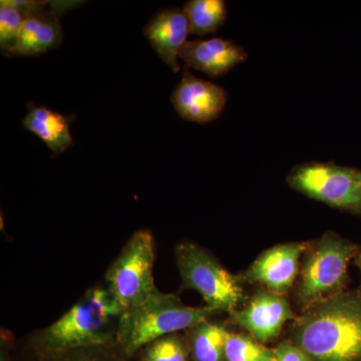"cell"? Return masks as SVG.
Listing matches in <instances>:
<instances>
[{
  "mask_svg": "<svg viewBox=\"0 0 361 361\" xmlns=\"http://www.w3.org/2000/svg\"><path fill=\"white\" fill-rule=\"evenodd\" d=\"M289 341L312 361H361V287L302 311Z\"/></svg>",
  "mask_w": 361,
  "mask_h": 361,
  "instance_id": "cell-1",
  "label": "cell"
},
{
  "mask_svg": "<svg viewBox=\"0 0 361 361\" xmlns=\"http://www.w3.org/2000/svg\"><path fill=\"white\" fill-rule=\"evenodd\" d=\"M123 311L106 283L90 287L56 322L21 339L39 353H56L116 342Z\"/></svg>",
  "mask_w": 361,
  "mask_h": 361,
  "instance_id": "cell-2",
  "label": "cell"
},
{
  "mask_svg": "<svg viewBox=\"0 0 361 361\" xmlns=\"http://www.w3.org/2000/svg\"><path fill=\"white\" fill-rule=\"evenodd\" d=\"M218 314L207 306H188L176 294L164 293L157 288L146 300L123 311L116 342L126 355L134 357L152 341L185 331Z\"/></svg>",
  "mask_w": 361,
  "mask_h": 361,
  "instance_id": "cell-3",
  "label": "cell"
},
{
  "mask_svg": "<svg viewBox=\"0 0 361 361\" xmlns=\"http://www.w3.org/2000/svg\"><path fill=\"white\" fill-rule=\"evenodd\" d=\"M358 252V245L332 231L307 242L294 287L301 312L346 290L348 264Z\"/></svg>",
  "mask_w": 361,
  "mask_h": 361,
  "instance_id": "cell-4",
  "label": "cell"
},
{
  "mask_svg": "<svg viewBox=\"0 0 361 361\" xmlns=\"http://www.w3.org/2000/svg\"><path fill=\"white\" fill-rule=\"evenodd\" d=\"M179 270L180 290H196L207 307L228 315L240 310L245 302L243 281L233 275L213 254L192 241H180L175 247Z\"/></svg>",
  "mask_w": 361,
  "mask_h": 361,
  "instance_id": "cell-5",
  "label": "cell"
},
{
  "mask_svg": "<svg viewBox=\"0 0 361 361\" xmlns=\"http://www.w3.org/2000/svg\"><path fill=\"white\" fill-rule=\"evenodd\" d=\"M155 239L149 230H137L104 274V283L121 310L142 303L157 286L154 280Z\"/></svg>",
  "mask_w": 361,
  "mask_h": 361,
  "instance_id": "cell-6",
  "label": "cell"
},
{
  "mask_svg": "<svg viewBox=\"0 0 361 361\" xmlns=\"http://www.w3.org/2000/svg\"><path fill=\"white\" fill-rule=\"evenodd\" d=\"M287 183L292 189L332 208L361 215V170L334 163L299 164Z\"/></svg>",
  "mask_w": 361,
  "mask_h": 361,
  "instance_id": "cell-7",
  "label": "cell"
},
{
  "mask_svg": "<svg viewBox=\"0 0 361 361\" xmlns=\"http://www.w3.org/2000/svg\"><path fill=\"white\" fill-rule=\"evenodd\" d=\"M295 318L286 296L262 287L254 292L240 310L229 314L228 322L246 330L249 336L266 344L278 338L285 323Z\"/></svg>",
  "mask_w": 361,
  "mask_h": 361,
  "instance_id": "cell-8",
  "label": "cell"
},
{
  "mask_svg": "<svg viewBox=\"0 0 361 361\" xmlns=\"http://www.w3.org/2000/svg\"><path fill=\"white\" fill-rule=\"evenodd\" d=\"M78 6L77 1H30L13 56H35L61 44L63 28L59 18Z\"/></svg>",
  "mask_w": 361,
  "mask_h": 361,
  "instance_id": "cell-9",
  "label": "cell"
},
{
  "mask_svg": "<svg viewBox=\"0 0 361 361\" xmlns=\"http://www.w3.org/2000/svg\"><path fill=\"white\" fill-rule=\"evenodd\" d=\"M307 242H290L268 249L240 276L247 283L259 284L271 292L286 296L293 288L300 260Z\"/></svg>",
  "mask_w": 361,
  "mask_h": 361,
  "instance_id": "cell-10",
  "label": "cell"
},
{
  "mask_svg": "<svg viewBox=\"0 0 361 361\" xmlns=\"http://www.w3.org/2000/svg\"><path fill=\"white\" fill-rule=\"evenodd\" d=\"M227 97L224 87L185 71L180 84L173 92L171 103L184 120L207 123L219 118Z\"/></svg>",
  "mask_w": 361,
  "mask_h": 361,
  "instance_id": "cell-11",
  "label": "cell"
},
{
  "mask_svg": "<svg viewBox=\"0 0 361 361\" xmlns=\"http://www.w3.org/2000/svg\"><path fill=\"white\" fill-rule=\"evenodd\" d=\"M247 51L231 39L213 37L187 42L180 52L185 68L202 71L211 78H219L235 66L245 63Z\"/></svg>",
  "mask_w": 361,
  "mask_h": 361,
  "instance_id": "cell-12",
  "label": "cell"
},
{
  "mask_svg": "<svg viewBox=\"0 0 361 361\" xmlns=\"http://www.w3.org/2000/svg\"><path fill=\"white\" fill-rule=\"evenodd\" d=\"M145 37L157 54L174 73L180 71L178 59L190 33L186 14L180 8L159 11L144 28Z\"/></svg>",
  "mask_w": 361,
  "mask_h": 361,
  "instance_id": "cell-13",
  "label": "cell"
},
{
  "mask_svg": "<svg viewBox=\"0 0 361 361\" xmlns=\"http://www.w3.org/2000/svg\"><path fill=\"white\" fill-rule=\"evenodd\" d=\"M23 127L37 135L54 157L73 147L70 118L47 106H32L23 120Z\"/></svg>",
  "mask_w": 361,
  "mask_h": 361,
  "instance_id": "cell-14",
  "label": "cell"
},
{
  "mask_svg": "<svg viewBox=\"0 0 361 361\" xmlns=\"http://www.w3.org/2000/svg\"><path fill=\"white\" fill-rule=\"evenodd\" d=\"M13 361H135L134 357L126 355L116 342L56 351L39 353L16 341L13 349Z\"/></svg>",
  "mask_w": 361,
  "mask_h": 361,
  "instance_id": "cell-15",
  "label": "cell"
},
{
  "mask_svg": "<svg viewBox=\"0 0 361 361\" xmlns=\"http://www.w3.org/2000/svg\"><path fill=\"white\" fill-rule=\"evenodd\" d=\"M226 323L205 320L185 330L192 361H226V339L229 334Z\"/></svg>",
  "mask_w": 361,
  "mask_h": 361,
  "instance_id": "cell-16",
  "label": "cell"
},
{
  "mask_svg": "<svg viewBox=\"0 0 361 361\" xmlns=\"http://www.w3.org/2000/svg\"><path fill=\"white\" fill-rule=\"evenodd\" d=\"M191 35H211L218 32L227 20L224 0H190L184 6Z\"/></svg>",
  "mask_w": 361,
  "mask_h": 361,
  "instance_id": "cell-17",
  "label": "cell"
},
{
  "mask_svg": "<svg viewBox=\"0 0 361 361\" xmlns=\"http://www.w3.org/2000/svg\"><path fill=\"white\" fill-rule=\"evenodd\" d=\"M27 11V0L0 1V49L4 56H13Z\"/></svg>",
  "mask_w": 361,
  "mask_h": 361,
  "instance_id": "cell-18",
  "label": "cell"
},
{
  "mask_svg": "<svg viewBox=\"0 0 361 361\" xmlns=\"http://www.w3.org/2000/svg\"><path fill=\"white\" fill-rule=\"evenodd\" d=\"M135 361H192L184 332L168 334L147 344L134 356Z\"/></svg>",
  "mask_w": 361,
  "mask_h": 361,
  "instance_id": "cell-19",
  "label": "cell"
},
{
  "mask_svg": "<svg viewBox=\"0 0 361 361\" xmlns=\"http://www.w3.org/2000/svg\"><path fill=\"white\" fill-rule=\"evenodd\" d=\"M274 348H267L246 334L229 331L225 345L226 361H272Z\"/></svg>",
  "mask_w": 361,
  "mask_h": 361,
  "instance_id": "cell-20",
  "label": "cell"
},
{
  "mask_svg": "<svg viewBox=\"0 0 361 361\" xmlns=\"http://www.w3.org/2000/svg\"><path fill=\"white\" fill-rule=\"evenodd\" d=\"M275 355L272 361H312L307 353L290 341H282L274 348Z\"/></svg>",
  "mask_w": 361,
  "mask_h": 361,
  "instance_id": "cell-21",
  "label": "cell"
},
{
  "mask_svg": "<svg viewBox=\"0 0 361 361\" xmlns=\"http://www.w3.org/2000/svg\"><path fill=\"white\" fill-rule=\"evenodd\" d=\"M0 341V361H13V349L16 343L13 334L7 329H1Z\"/></svg>",
  "mask_w": 361,
  "mask_h": 361,
  "instance_id": "cell-22",
  "label": "cell"
},
{
  "mask_svg": "<svg viewBox=\"0 0 361 361\" xmlns=\"http://www.w3.org/2000/svg\"><path fill=\"white\" fill-rule=\"evenodd\" d=\"M355 264L357 266L358 269H360L361 276V250L358 252L357 255H356V257L355 258Z\"/></svg>",
  "mask_w": 361,
  "mask_h": 361,
  "instance_id": "cell-23",
  "label": "cell"
}]
</instances>
